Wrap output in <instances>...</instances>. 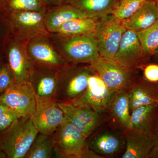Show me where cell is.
I'll return each instance as SVG.
<instances>
[{
	"label": "cell",
	"instance_id": "cell-1",
	"mask_svg": "<svg viewBox=\"0 0 158 158\" xmlns=\"http://www.w3.org/2000/svg\"><path fill=\"white\" fill-rule=\"evenodd\" d=\"M49 37L67 64L90 65L100 57L94 33L74 36L51 34Z\"/></svg>",
	"mask_w": 158,
	"mask_h": 158
},
{
	"label": "cell",
	"instance_id": "cell-2",
	"mask_svg": "<svg viewBox=\"0 0 158 158\" xmlns=\"http://www.w3.org/2000/svg\"><path fill=\"white\" fill-rule=\"evenodd\" d=\"M0 148L10 158H25L38 132L31 117L18 118L4 131Z\"/></svg>",
	"mask_w": 158,
	"mask_h": 158
},
{
	"label": "cell",
	"instance_id": "cell-3",
	"mask_svg": "<svg viewBox=\"0 0 158 158\" xmlns=\"http://www.w3.org/2000/svg\"><path fill=\"white\" fill-rule=\"evenodd\" d=\"M94 72L90 64H67L58 70L55 101L71 103L83 93Z\"/></svg>",
	"mask_w": 158,
	"mask_h": 158
},
{
	"label": "cell",
	"instance_id": "cell-4",
	"mask_svg": "<svg viewBox=\"0 0 158 158\" xmlns=\"http://www.w3.org/2000/svg\"><path fill=\"white\" fill-rule=\"evenodd\" d=\"M51 135L56 154L59 157L103 158L89 149L87 138L68 122L65 120Z\"/></svg>",
	"mask_w": 158,
	"mask_h": 158
},
{
	"label": "cell",
	"instance_id": "cell-5",
	"mask_svg": "<svg viewBox=\"0 0 158 158\" xmlns=\"http://www.w3.org/2000/svg\"><path fill=\"white\" fill-rule=\"evenodd\" d=\"M86 143L103 158H121L125 149L124 132L106 122L88 136Z\"/></svg>",
	"mask_w": 158,
	"mask_h": 158
},
{
	"label": "cell",
	"instance_id": "cell-6",
	"mask_svg": "<svg viewBox=\"0 0 158 158\" xmlns=\"http://www.w3.org/2000/svg\"><path fill=\"white\" fill-rule=\"evenodd\" d=\"M47 9L40 11H15L4 14L9 20L12 34L26 43L32 38L51 34L45 23Z\"/></svg>",
	"mask_w": 158,
	"mask_h": 158
},
{
	"label": "cell",
	"instance_id": "cell-7",
	"mask_svg": "<svg viewBox=\"0 0 158 158\" xmlns=\"http://www.w3.org/2000/svg\"><path fill=\"white\" fill-rule=\"evenodd\" d=\"M127 30L122 20L112 14L100 18L94 33L100 57L113 62Z\"/></svg>",
	"mask_w": 158,
	"mask_h": 158
},
{
	"label": "cell",
	"instance_id": "cell-8",
	"mask_svg": "<svg viewBox=\"0 0 158 158\" xmlns=\"http://www.w3.org/2000/svg\"><path fill=\"white\" fill-rule=\"evenodd\" d=\"M50 35L26 42L28 55L35 69L58 70L67 65L51 41Z\"/></svg>",
	"mask_w": 158,
	"mask_h": 158
},
{
	"label": "cell",
	"instance_id": "cell-9",
	"mask_svg": "<svg viewBox=\"0 0 158 158\" xmlns=\"http://www.w3.org/2000/svg\"><path fill=\"white\" fill-rule=\"evenodd\" d=\"M116 92L108 88L94 71L89 77L86 89L70 103L75 106H85L97 113L107 114Z\"/></svg>",
	"mask_w": 158,
	"mask_h": 158
},
{
	"label": "cell",
	"instance_id": "cell-10",
	"mask_svg": "<svg viewBox=\"0 0 158 158\" xmlns=\"http://www.w3.org/2000/svg\"><path fill=\"white\" fill-rule=\"evenodd\" d=\"M90 65L108 88L115 91H129L139 77L138 71L128 70L100 57Z\"/></svg>",
	"mask_w": 158,
	"mask_h": 158
},
{
	"label": "cell",
	"instance_id": "cell-11",
	"mask_svg": "<svg viewBox=\"0 0 158 158\" xmlns=\"http://www.w3.org/2000/svg\"><path fill=\"white\" fill-rule=\"evenodd\" d=\"M4 51L15 82H30L35 68L28 55L26 43L11 34Z\"/></svg>",
	"mask_w": 158,
	"mask_h": 158
},
{
	"label": "cell",
	"instance_id": "cell-12",
	"mask_svg": "<svg viewBox=\"0 0 158 158\" xmlns=\"http://www.w3.org/2000/svg\"><path fill=\"white\" fill-rule=\"evenodd\" d=\"M58 103L64 113L65 121L78 129L86 138L108 121L107 114L97 113L85 106H75L70 103Z\"/></svg>",
	"mask_w": 158,
	"mask_h": 158
},
{
	"label": "cell",
	"instance_id": "cell-13",
	"mask_svg": "<svg viewBox=\"0 0 158 158\" xmlns=\"http://www.w3.org/2000/svg\"><path fill=\"white\" fill-rule=\"evenodd\" d=\"M0 100L20 117H31L35 112L37 99L30 82H15L0 95Z\"/></svg>",
	"mask_w": 158,
	"mask_h": 158
},
{
	"label": "cell",
	"instance_id": "cell-14",
	"mask_svg": "<svg viewBox=\"0 0 158 158\" xmlns=\"http://www.w3.org/2000/svg\"><path fill=\"white\" fill-rule=\"evenodd\" d=\"M147 61L142 53L137 33L127 30L122 37L113 62L128 70L138 71L143 68Z\"/></svg>",
	"mask_w": 158,
	"mask_h": 158
},
{
	"label": "cell",
	"instance_id": "cell-15",
	"mask_svg": "<svg viewBox=\"0 0 158 158\" xmlns=\"http://www.w3.org/2000/svg\"><path fill=\"white\" fill-rule=\"evenodd\" d=\"M38 132L50 135L65 121V116L58 103L54 101L37 100L35 112L31 117Z\"/></svg>",
	"mask_w": 158,
	"mask_h": 158
},
{
	"label": "cell",
	"instance_id": "cell-16",
	"mask_svg": "<svg viewBox=\"0 0 158 158\" xmlns=\"http://www.w3.org/2000/svg\"><path fill=\"white\" fill-rule=\"evenodd\" d=\"M107 114L109 124L124 132L131 128L129 91H116Z\"/></svg>",
	"mask_w": 158,
	"mask_h": 158
},
{
	"label": "cell",
	"instance_id": "cell-17",
	"mask_svg": "<svg viewBox=\"0 0 158 158\" xmlns=\"http://www.w3.org/2000/svg\"><path fill=\"white\" fill-rule=\"evenodd\" d=\"M58 70L35 69L30 82L34 89L37 100L55 101Z\"/></svg>",
	"mask_w": 158,
	"mask_h": 158
},
{
	"label": "cell",
	"instance_id": "cell-18",
	"mask_svg": "<svg viewBox=\"0 0 158 158\" xmlns=\"http://www.w3.org/2000/svg\"><path fill=\"white\" fill-rule=\"evenodd\" d=\"M125 149L122 158H149L154 145L152 136L130 128L124 132Z\"/></svg>",
	"mask_w": 158,
	"mask_h": 158
},
{
	"label": "cell",
	"instance_id": "cell-19",
	"mask_svg": "<svg viewBox=\"0 0 158 158\" xmlns=\"http://www.w3.org/2000/svg\"><path fill=\"white\" fill-rule=\"evenodd\" d=\"M87 17L90 16L81 9L68 3L50 6L47 7L46 12V27L51 34L56 33L62 24L69 20Z\"/></svg>",
	"mask_w": 158,
	"mask_h": 158
},
{
	"label": "cell",
	"instance_id": "cell-20",
	"mask_svg": "<svg viewBox=\"0 0 158 158\" xmlns=\"http://www.w3.org/2000/svg\"><path fill=\"white\" fill-rule=\"evenodd\" d=\"M131 128L151 136L158 125V103L138 107L131 112Z\"/></svg>",
	"mask_w": 158,
	"mask_h": 158
},
{
	"label": "cell",
	"instance_id": "cell-21",
	"mask_svg": "<svg viewBox=\"0 0 158 158\" xmlns=\"http://www.w3.org/2000/svg\"><path fill=\"white\" fill-rule=\"evenodd\" d=\"M129 98L131 112L138 107L157 102L158 84L139 77L129 91Z\"/></svg>",
	"mask_w": 158,
	"mask_h": 158
},
{
	"label": "cell",
	"instance_id": "cell-22",
	"mask_svg": "<svg viewBox=\"0 0 158 158\" xmlns=\"http://www.w3.org/2000/svg\"><path fill=\"white\" fill-rule=\"evenodd\" d=\"M158 19V8L156 2L146 0L135 13L122 21L127 30L137 33L149 27Z\"/></svg>",
	"mask_w": 158,
	"mask_h": 158
},
{
	"label": "cell",
	"instance_id": "cell-23",
	"mask_svg": "<svg viewBox=\"0 0 158 158\" xmlns=\"http://www.w3.org/2000/svg\"><path fill=\"white\" fill-rule=\"evenodd\" d=\"M121 0H67L68 3L79 8L90 17H105L113 13Z\"/></svg>",
	"mask_w": 158,
	"mask_h": 158
},
{
	"label": "cell",
	"instance_id": "cell-24",
	"mask_svg": "<svg viewBox=\"0 0 158 158\" xmlns=\"http://www.w3.org/2000/svg\"><path fill=\"white\" fill-rule=\"evenodd\" d=\"M100 18L87 17L69 20L62 24L56 33L74 36L94 34L96 32Z\"/></svg>",
	"mask_w": 158,
	"mask_h": 158
},
{
	"label": "cell",
	"instance_id": "cell-25",
	"mask_svg": "<svg viewBox=\"0 0 158 158\" xmlns=\"http://www.w3.org/2000/svg\"><path fill=\"white\" fill-rule=\"evenodd\" d=\"M55 154L51 135L38 133L25 158H51Z\"/></svg>",
	"mask_w": 158,
	"mask_h": 158
},
{
	"label": "cell",
	"instance_id": "cell-26",
	"mask_svg": "<svg viewBox=\"0 0 158 158\" xmlns=\"http://www.w3.org/2000/svg\"><path fill=\"white\" fill-rule=\"evenodd\" d=\"M137 34L142 53L148 60L155 55L158 48V19L149 27L137 32Z\"/></svg>",
	"mask_w": 158,
	"mask_h": 158
},
{
	"label": "cell",
	"instance_id": "cell-27",
	"mask_svg": "<svg viewBox=\"0 0 158 158\" xmlns=\"http://www.w3.org/2000/svg\"><path fill=\"white\" fill-rule=\"evenodd\" d=\"M4 14L15 11H40L47 7L40 0H2Z\"/></svg>",
	"mask_w": 158,
	"mask_h": 158
},
{
	"label": "cell",
	"instance_id": "cell-28",
	"mask_svg": "<svg viewBox=\"0 0 158 158\" xmlns=\"http://www.w3.org/2000/svg\"><path fill=\"white\" fill-rule=\"evenodd\" d=\"M146 0H121L112 14L118 19H127L135 13Z\"/></svg>",
	"mask_w": 158,
	"mask_h": 158
},
{
	"label": "cell",
	"instance_id": "cell-29",
	"mask_svg": "<svg viewBox=\"0 0 158 158\" xmlns=\"http://www.w3.org/2000/svg\"><path fill=\"white\" fill-rule=\"evenodd\" d=\"M15 82L14 75L7 62L0 64V94Z\"/></svg>",
	"mask_w": 158,
	"mask_h": 158
},
{
	"label": "cell",
	"instance_id": "cell-30",
	"mask_svg": "<svg viewBox=\"0 0 158 158\" xmlns=\"http://www.w3.org/2000/svg\"><path fill=\"white\" fill-rule=\"evenodd\" d=\"M19 118L20 117L17 113L9 109L0 116V131L7 129Z\"/></svg>",
	"mask_w": 158,
	"mask_h": 158
},
{
	"label": "cell",
	"instance_id": "cell-31",
	"mask_svg": "<svg viewBox=\"0 0 158 158\" xmlns=\"http://www.w3.org/2000/svg\"><path fill=\"white\" fill-rule=\"evenodd\" d=\"M144 78L151 83H158V65L150 64L143 66Z\"/></svg>",
	"mask_w": 158,
	"mask_h": 158
},
{
	"label": "cell",
	"instance_id": "cell-32",
	"mask_svg": "<svg viewBox=\"0 0 158 158\" xmlns=\"http://www.w3.org/2000/svg\"><path fill=\"white\" fill-rule=\"evenodd\" d=\"M154 145L149 156V158H158V125L152 136Z\"/></svg>",
	"mask_w": 158,
	"mask_h": 158
},
{
	"label": "cell",
	"instance_id": "cell-33",
	"mask_svg": "<svg viewBox=\"0 0 158 158\" xmlns=\"http://www.w3.org/2000/svg\"><path fill=\"white\" fill-rule=\"evenodd\" d=\"M47 7L59 6L66 3L67 0H40Z\"/></svg>",
	"mask_w": 158,
	"mask_h": 158
},
{
	"label": "cell",
	"instance_id": "cell-34",
	"mask_svg": "<svg viewBox=\"0 0 158 158\" xmlns=\"http://www.w3.org/2000/svg\"><path fill=\"white\" fill-rule=\"evenodd\" d=\"M10 109L7 105L0 100V116Z\"/></svg>",
	"mask_w": 158,
	"mask_h": 158
},
{
	"label": "cell",
	"instance_id": "cell-35",
	"mask_svg": "<svg viewBox=\"0 0 158 158\" xmlns=\"http://www.w3.org/2000/svg\"><path fill=\"white\" fill-rule=\"evenodd\" d=\"M5 45H6V44L4 43L1 40V34H0V50L2 49V50H3L5 48V46H6Z\"/></svg>",
	"mask_w": 158,
	"mask_h": 158
},
{
	"label": "cell",
	"instance_id": "cell-36",
	"mask_svg": "<svg viewBox=\"0 0 158 158\" xmlns=\"http://www.w3.org/2000/svg\"><path fill=\"white\" fill-rule=\"evenodd\" d=\"M6 154L5 153V152L3 151L1 149V148H0V158H6Z\"/></svg>",
	"mask_w": 158,
	"mask_h": 158
},
{
	"label": "cell",
	"instance_id": "cell-37",
	"mask_svg": "<svg viewBox=\"0 0 158 158\" xmlns=\"http://www.w3.org/2000/svg\"><path fill=\"white\" fill-rule=\"evenodd\" d=\"M2 0H0V11L2 12Z\"/></svg>",
	"mask_w": 158,
	"mask_h": 158
},
{
	"label": "cell",
	"instance_id": "cell-38",
	"mask_svg": "<svg viewBox=\"0 0 158 158\" xmlns=\"http://www.w3.org/2000/svg\"><path fill=\"white\" fill-rule=\"evenodd\" d=\"M155 55L156 56L157 58V59L158 60V48L156 50L155 53Z\"/></svg>",
	"mask_w": 158,
	"mask_h": 158
},
{
	"label": "cell",
	"instance_id": "cell-39",
	"mask_svg": "<svg viewBox=\"0 0 158 158\" xmlns=\"http://www.w3.org/2000/svg\"><path fill=\"white\" fill-rule=\"evenodd\" d=\"M156 3H157V7H158V1H157V2H156Z\"/></svg>",
	"mask_w": 158,
	"mask_h": 158
},
{
	"label": "cell",
	"instance_id": "cell-40",
	"mask_svg": "<svg viewBox=\"0 0 158 158\" xmlns=\"http://www.w3.org/2000/svg\"><path fill=\"white\" fill-rule=\"evenodd\" d=\"M1 56H0V64H1Z\"/></svg>",
	"mask_w": 158,
	"mask_h": 158
},
{
	"label": "cell",
	"instance_id": "cell-41",
	"mask_svg": "<svg viewBox=\"0 0 158 158\" xmlns=\"http://www.w3.org/2000/svg\"><path fill=\"white\" fill-rule=\"evenodd\" d=\"M153 1H156V2H157V1H158V0H153Z\"/></svg>",
	"mask_w": 158,
	"mask_h": 158
},
{
	"label": "cell",
	"instance_id": "cell-42",
	"mask_svg": "<svg viewBox=\"0 0 158 158\" xmlns=\"http://www.w3.org/2000/svg\"><path fill=\"white\" fill-rule=\"evenodd\" d=\"M157 103H158V100H157Z\"/></svg>",
	"mask_w": 158,
	"mask_h": 158
}]
</instances>
